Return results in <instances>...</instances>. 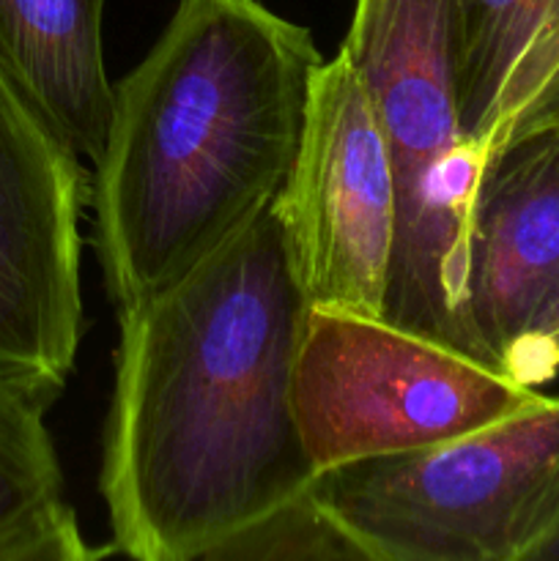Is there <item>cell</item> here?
<instances>
[{
	"label": "cell",
	"mask_w": 559,
	"mask_h": 561,
	"mask_svg": "<svg viewBox=\"0 0 559 561\" xmlns=\"http://www.w3.org/2000/svg\"><path fill=\"white\" fill-rule=\"evenodd\" d=\"M367 561H540L559 537V398L310 488Z\"/></svg>",
	"instance_id": "277c9868"
},
{
	"label": "cell",
	"mask_w": 559,
	"mask_h": 561,
	"mask_svg": "<svg viewBox=\"0 0 559 561\" xmlns=\"http://www.w3.org/2000/svg\"><path fill=\"white\" fill-rule=\"evenodd\" d=\"M272 211L310 310L384 318L398 179L370 88L343 47L312 75L299 151Z\"/></svg>",
	"instance_id": "8992f818"
},
{
	"label": "cell",
	"mask_w": 559,
	"mask_h": 561,
	"mask_svg": "<svg viewBox=\"0 0 559 561\" xmlns=\"http://www.w3.org/2000/svg\"><path fill=\"white\" fill-rule=\"evenodd\" d=\"M557 283L559 121H554L521 131L486 159L471 208L469 316L499 370Z\"/></svg>",
	"instance_id": "ba28073f"
},
{
	"label": "cell",
	"mask_w": 559,
	"mask_h": 561,
	"mask_svg": "<svg viewBox=\"0 0 559 561\" xmlns=\"http://www.w3.org/2000/svg\"><path fill=\"white\" fill-rule=\"evenodd\" d=\"M312 33L261 0H181L115 85L91 164L93 247L115 312L132 310L272 208L299 151Z\"/></svg>",
	"instance_id": "7a4b0ae2"
},
{
	"label": "cell",
	"mask_w": 559,
	"mask_h": 561,
	"mask_svg": "<svg viewBox=\"0 0 559 561\" xmlns=\"http://www.w3.org/2000/svg\"><path fill=\"white\" fill-rule=\"evenodd\" d=\"M343 49L373 93L398 179L384 321L497 367L469 316V228L486 151L460 118L458 0H356Z\"/></svg>",
	"instance_id": "3957f363"
},
{
	"label": "cell",
	"mask_w": 559,
	"mask_h": 561,
	"mask_svg": "<svg viewBox=\"0 0 559 561\" xmlns=\"http://www.w3.org/2000/svg\"><path fill=\"white\" fill-rule=\"evenodd\" d=\"M233 559H362V553L307 493L217 557V561Z\"/></svg>",
	"instance_id": "7c38bea8"
},
{
	"label": "cell",
	"mask_w": 559,
	"mask_h": 561,
	"mask_svg": "<svg viewBox=\"0 0 559 561\" xmlns=\"http://www.w3.org/2000/svg\"><path fill=\"white\" fill-rule=\"evenodd\" d=\"M290 398L307 458L323 474L469 436L543 392L384 318L310 310Z\"/></svg>",
	"instance_id": "5b68a950"
},
{
	"label": "cell",
	"mask_w": 559,
	"mask_h": 561,
	"mask_svg": "<svg viewBox=\"0 0 559 561\" xmlns=\"http://www.w3.org/2000/svg\"><path fill=\"white\" fill-rule=\"evenodd\" d=\"M460 118L491 157L559 121V0H458Z\"/></svg>",
	"instance_id": "9c48e42d"
},
{
	"label": "cell",
	"mask_w": 559,
	"mask_h": 561,
	"mask_svg": "<svg viewBox=\"0 0 559 561\" xmlns=\"http://www.w3.org/2000/svg\"><path fill=\"white\" fill-rule=\"evenodd\" d=\"M88 206L91 170L0 60V367L75 370Z\"/></svg>",
	"instance_id": "52a82bcc"
},
{
	"label": "cell",
	"mask_w": 559,
	"mask_h": 561,
	"mask_svg": "<svg viewBox=\"0 0 559 561\" xmlns=\"http://www.w3.org/2000/svg\"><path fill=\"white\" fill-rule=\"evenodd\" d=\"M502 370L532 389L559 376V283L507 348Z\"/></svg>",
	"instance_id": "4fadbf2b"
},
{
	"label": "cell",
	"mask_w": 559,
	"mask_h": 561,
	"mask_svg": "<svg viewBox=\"0 0 559 561\" xmlns=\"http://www.w3.org/2000/svg\"><path fill=\"white\" fill-rule=\"evenodd\" d=\"M66 381L0 367V561H85L115 553L88 548L66 499L49 436V409Z\"/></svg>",
	"instance_id": "8fae6325"
},
{
	"label": "cell",
	"mask_w": 559,
	"mask_h": 561,
	"mask_svg": "<svg viewBox=\"0 0 559 561\" xmlns=\"http://www.w3.org/2000/svg\"><path fill=\"white\" fill-rule=\"evenodd\" d=\"M102 25L104 0H0V60L88 164L115 102Z\"/></svg>",
	"instance_id": "30bf717a"
},
{
	"label": "cell",
	"mask_w": 559,
	"mask_h": 561,
	"mask_svg": "<svg viewBox=\"0 0 559 561\" xmlns=\"http://www.w3.org/2000/svg\"><path fill=\"white\" fill-rule=\"evenodd\" d=\"M540 561H559V537L546 548V551H543Z\"/></svg>",
	"instance_id": "5bb4252c"
},
{
	"label": "cell",
	"mask_w": 559,
	"mask_h": 561,
	"mask_svg": "<svg viewBox=\"0 0 559 561\" xmlns=\"http://www.w3.org/2000/svg\"><path fill=\"white\" fill-rule=\"evenodd\" d=\"M307 312L272 208L118 312L99 474L115 553L217 561L310 493L290 398Z\"/></svg>",
	"instance_id": "6da1fadb"
}]
</instances>
